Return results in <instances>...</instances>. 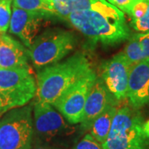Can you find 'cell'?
<instances>
[{"label": "cell", "instance_id": "obj_21", "mask_svg": "<svg viewBox=\"0 0 149 149\" xmlns=\"http://www.w3.org/2000/svg\"><path fill=\"white\" fill-rule=\"evenodd\" d=\"M136 35L141 45L145 58L149 59V32H140Z\"/></svg>", "mask_w": 149, "mask_h": 149}, {"label": "cell", "instance_id": "obj_16", "mask_svg": "<svg viewBox=\"0 0 149 149\" xmlns=\"http://www.w3.org/2000/svg\"><path fill=\"white\" fill-rule=\"evenodd\" d=\"M131 27L139 32H149V0H135L128 11Z\"/></svg>", "mask_w": 149, "mask_h": 149}, {"label": "cell", "instance_id": "obj_23", "mask_svg": "<svg viewBox=\"0 0 149 149\" xmlns=\"http://www.w3.org/2000/svg\"><path fill=\"white\" fill-rule=\"evenodd\" d=\"M144 132L146 133V135L149 138V120H148L146 123H144L143 125Z\"/></svg>", "mask_w": 149, "mask_h": 149}, {"label": "cell", "instance_id": "obj_25", "mask_svg": "<svg viewBox=\"0 0 149 149\" xmlns=\"http://www.w3.org/2000/svg\"><path fill=\"white\" fill-rule=\"evenodd\" d=\"M0 113H3V112H2V103H1V99H0Z\"/></svg>", "mask_w": 149, "mask_h": 149}, {"label": "cell", "instance_id": "obj_24", "mask_svg": "<svg viewBox=\"0 0 149 149\" xmlns=\"http://www.w3.org/2000/svg\"><path fill=\"white\" fill-rule=\"evenodd\" d=\"M31 149H61L57 148H52V147H47V146H35Z\"/></svg>", "mask_w": 149, "mask_h": 149}, {"label": "cell", "instance_id": "obj_10", "mask_svg": "<svg viewBox=\"0 0 149 149\" xmlns=\"http://www.w3.org/2000/svg\"><path fill=\"white\" fill-rule=\"evenodd\" d=\"M45 15L22 10L13 6L9 32L18 37L27 48L32 46L43 25Z\"/></svg>", "mask_w": 149, "mask_h": 149}, {"label": "cell", "instance_id": "obj_17", "mask_svg": "<svg viewBox=\"0 0 149 149\" xmlns=\"http://www.w3.org/2000/svg\"><path fill=\"white\" fill-rule=\"evenodd\" d=\"M12 5L27 12L56 16L52 3L47 0H13Z\"/></svg>", "mask_w": 149, "mask_h": 149}, {"label": "cell", "instance_id": "obj_20", "mask_svg": "<svg viewBox=\"0 0 149 149\" xmlns=\"http://www.w3.org/2000/svg\"><path fill=\"white\" fill-rule=\"evenodd\" d=\"M73 149H104L101 143L93 138L91 133H86L83 139H81L75 144Z\"/></svg>", "mask_w": 149, "mask_h": 149}, {"label": "cell", "instance_id": "obj_1", "mask_svg": "<svg viewBox=\"0 0 149 149\" xmlns=\"http://www.w3.org/2000/svg\"><path fill=\"white\" fill-rule=\"evenodd\" d=\"M66 20L91 40L108 46L118 44L130 37L123 12L109 3L98 9L73 12Z\"/></svg>", "mask_w": 149, "mask_h": 149}, {"label": "cell", "instance_id": "obj_18", "mask_svg": "<svg viewBox=\"0 0 149 149\" xmlns=\"http://www.w3.org/2000/svg\"><path fill=\"white\" fill-rule=\"evenodd\" d=\"M128 44L124 47V50L123 51V54L127 57L130 64L134 65L139 63L140 61H143L145 58L143 50L141 47V45L139 43V39L137 37V35H133V37L128 38Z\"/></svg>", "mask_w": 149, "mask_h": 149}, {"label": "cell", "instance_id": "obj_2", "mask_svg": "<svg viewBox=\"0 0 149 149\" xmlns=\"http://www.w3.org/2000/svg\"><path fill=\"white\" fill-rule=\"evenodd\" d=\"M91 70V63L83 53L74 54L64 61L43 67L37 76V100L52 105Z\"/></svg>", "mask_w": 149, "mask_h": 149}, {"label": "cell", "instance_id": "obj_15", "mask_svg": "<svg viewBox=\"0 0 149 149\" xmlns=\"http://www.w3.org/2000/svg\"><path fill=\"white\" fill-rule=\"evenodd\" d=\"M117 110L118 109L113 104H109L92 123L90 128V133L100 143L103 144L105 142Z\"/></svg>", "mask_w": 149, "mask_h": 149}, {"label": "cell", "instance_id": "obj_7", "mask_svg": "<svg viewBox=\"0 0 149 149\" xmlns=\"http://www.w3.org/2000/svg\"><path fill=\"white\" fill-rule=\"evenodd\" d=\"M96 79L97 75L92 70L54 102L52 106L70 124L81 121L85 102Z\"/></svg>", "mask_w": 149, "mask_h": 149}, {"label": "cell", "instance_id": "obj_22", "mask_svg": "<svg viewBox=\"0 0 149 149\" xmlns=\"http://www.w3.org/2000/svg\"><path fill=\"white\" fill-rule=\"evenodd\" d=\"M112 5L115 6L119 10H121L125 13H128L131 6L135 0H106Z\"/></svg>", "mask_w": 149, "mask_h": 149}, {"label": "cell", "instance_id": "obj_14", "mask_svg": "<svg viewBox=\"0 0 149 149\" xmlns=\"http://www.w3.org/2000/svg\"><path fill=\"white\" fill-rule=\"evenodd\" d=\"M107 3L106 0H52L56 15L65 19L75 11L98 9Z\"/></svg>", "mask_w": 149, "mask_h": 149}, {"label": "cell", "instance_id": "obj_12", "mask_svg": "<svg viewBox=\"0 0 149 149\" xmlns=\"http://www.w3.org/2000/svg\"><path fill=\"white\" fill-rule=\"evenodd\" d=\"M111 96L113 95L108 90L101 77H97L88 95L80 123V128L83 131L90 130L96 118L109 104H113Z\"/></svg>", "mask_w": 149, "mask_h": 149}, {"label": "cell", "instance_id": "obj_26", "mask_svg": "<svg viewBox=\"0 0 149 149\" xmlns=\"http://www.w3.org/2000/svg\"><path fill=\"white\" fill-rule=\"evenodd\" d=\"M47 2H49V3H52V0H47Z\"/></svg>", "mask_w": 149, "mask_h": 149}, {"label": "cell", "instance_id": "obj_13", "mask_svg": "<svg viewBox=\"0 0 149 149\" xmlns=\"http://www.w3.org/2000/svg\"><path fill=\"white\" fill-rule=\"evenodd\" d=\"M28 68V52L24 46L7 34L0 33V68Z\"/></svg>", "mask_w": 149, "mask_h": 149}, {"label": "cell", "instance_id": "obj_5", "mask_svg": "<svg viewBox=\"0 0 149 149\" xmlns=\"http://www.w3.org/2000/svg\"><path fill=\"white\" fill-rule=\"evenodd\" d=\"M37 94V82L28 68H0L2 112L27 105Z\"/></svg>", "mask_w": 149, "mask_h": 149}, {"label": "cell", "instance_id": "obj_4", "mask_svg": "<svg viewBox=\"0 0 149 149\" xmlns=\"http://www.w3.org/2000/svg\"><path fill=\"white\" fill-rule=\"evenodd\" d=\"M73 32L62 29H51L42 33L27 49L28 57L34 66L42 69L61 61L76 45Z\"/></svg>", "mask_w": 149, "mask_h": 149}, {"label": "cell", "instance_id": "obj_6", "mask_svg": "<svg viewBox=\"0 0 149 149\" xmlns=\"http://www.w3.org/2000/svg\"><path fill=\"white\" fill-rule=\"evenodd\" d=\"M34 136L32 105L8 110L0 120V149H31Z\"/></svg>", "mask_w": 149, "mask_h": 149}, {"label": "cell", "instance_id": "obj_9", "mask_svg": "<svg viewBox=\"0 0 149 149\" xmlns=\"http://www.w3.org/2000/svg\"><path fill=\"white\" fill-rule=\"evenodd\" d=\"M132 65L123 52H120L108 61L104 65L102 80L117 100L127 98L129 72Z\"/></svg>", "mask_w": 149, "mask_h": 149}, {"label": "cell", "instance_id": "obj_19", "mask_svg": "<svg viewBox=\"0 0 149 149\" xmlns=\"http://www.w3.org/2000/svg\"><path fill=\"white\" fill-rule=\"evenodd\" d=\"M13 0H0V33L4 34L9 28Z\"/></svg>", "mask_w": 149, "mask_h": 149}, {"label": "cell", "instance_id": "obj_11", "mask_svg": "<svg viewBox=\"0 0 149 149\" xmlns=\"http://www.w3.org/2000/svg\"><path fill=\"white\" fill-rule=\"evenodd\" d=\"M127 98L133 109H139L149 102V59L131 66Z\"/></svg>", "mask_w": 149, "mask_h": 149}, {"label": "cell", "instance_id": "obj_3", "mask_svg": "<svg viewBox=\"0 0 149 149\" xmlns=\"http://www.w3.org/2000/svg\"><path fill=\"white\" fill-rule=\"evenodd\" d=\"M144 121L137 109L124 106L118 109L104 149H149V138L144 132Z\"/></svg>", "mask_w": 149, "mask_h": 149}, {"label": "cell", "instance_id": "obj_8", "mask_svg": "<svg viewBox=\"0 0 149 149\" xmlns=\"http://www.w3.org/2000/svg\"><path fill=\"white\" fill-rule=\"evenodd\" d=\"M32 112L34 132L42 141H51L56 137L70 133L74 129L50 104L37 100L33 104Z\"/></svg>", "mask_w": 149, "mask_h": 149}]
</instances>
